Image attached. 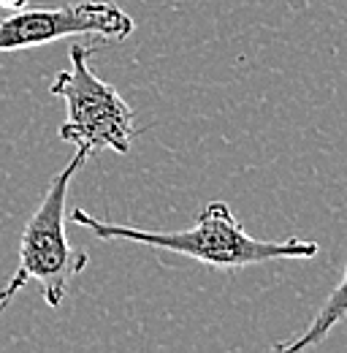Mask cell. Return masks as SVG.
I'll list each match as a JSON object with an SVG mask.
<instances>
[{
	"label": "cell",
	"instance_id": "3957f363",
	"mask_svg": "<svg viewBox=\"0 0 347 353\" xmlns=\"http://www.w3.org/2000/svg\"><path fill=\"white\" fill-rule=\"evenodd\" d=\"M92 44L71 46V68L60 71L49 88L52 95L65 101L68 109V120L60 128V139L65 144H74L76 150H85L87 155H95L98 150L128 155L136 136L133 109L117 88H112L92 71Z\"/></svg>",
	"mask_w": 347,
	"mask_h": 353
},
{
	"label": "cell",
	"instance_id": "8992f818",
	"mask_svg": "<svg viewBox=\"0 0 347 353\" xmlns=\"http://www.w3.org/2000/svg\"><path fill=\"white\" fill-rule=\"evenodd\" d=\"M25 6H30V0H0V8H11V11H19Z\"/></svg>",
	"mask_w": 347,
	"mask_h": 353
},
{
	"label": "cell",
	"instance_id": "6da1fadb",
	"mask_svg": "<svg viewBox=\"0 0 347 353\" xmlns=\"http://www.w3.org/2000/svg\"><path fill=\"white\" fill-rule=\"evenodd\" d=\"M71 223L92 231L98 239L106 242H138L160 250H171L179 256L196 259L212 269H244L271 261H291V259H315L317 242L312 239H285V242H263L253 239L233 212L222 201H209L190 228L182 231H144L123 223H106L90 215L87 210H74Z\"/></svg>",
	"mask_w": 347,
	"mask_h": 353
},
{
	"label": "cell",
	"instance_id": "277c9868",
	"mask_svg": "<svg viewBox=\"0 0 347 353\" xmlns=\"http://www.w3.org/2000/svg\"><path fill=\"white\" fill-rule=\"evenodd\" d=\"M136 22L117 3L82 0L60 8H19L0 19V52H19L71 36L125 41Z\"/></svg>",
	"mask_w": 347,
	"mask_h": 353
},
{
	"label": "cell",
	"instance_id": "5b68a950",
	"mask_svg": "<svg viewBox=\"0 0 347 353\" xmlns=\"http://www.w3.org/2000/svg\"><path fill=\"white\" fill-rule=\"evenodd\" d=\"M347 315V266H345V274L342 280L334 285V291L326 296L323 307L317 310V315L312 318V323L304 329L302 334L296 340H288V343H277L274 351H282V353H299L306 351V348H315L326 340V334L342 321Z\"/></svg>",
	"mask_w": 347,
	"mask_h": 353
},
{
	"label": "cell",
	"instance_id": "7a4b0ae2",
	"mask_svg": "<svg viewBox=\"0 0 347 353\" xmlns=\"http://www.w3.org/2000/svg\"><path fill=\"white\" fill-rule=\"evenodd\" d=\"M87 158L90 155L85 150H76L68 166L49 179L43 199L19 236V264L0 288V312H6L28 283H39L43 302L57 310L65 302L71 283L85 272L90 261L87 253L74 250L65 236V199L71 179L87 163Z\"/></svg>",
	"mask_w": 347,
	"mask_h": 353
}]
</instances>
